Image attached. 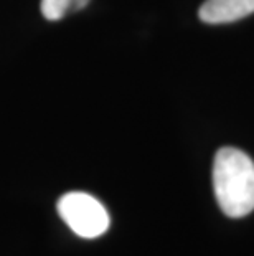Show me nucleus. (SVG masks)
Listing matches in <instances>:
<instances>
[{
    "instance_id": "obj_1",
    "label": "nucleus",
    "mask_w": 254,
    "mask_h": 256,
    "mask_svg": "<svg viewBox=\"0 0 254 256\" xmlns=\"http://www.w3.org/2000/svg\"><path fill=\"white\" fill-rule=\"evenodd\" d=\"M213 188L220 208L231 218L254 210V162L235 147H221L213 162Z\"/></svg>"
},
{
    "instance_id": "obj_2",
    "label": "nucleus",
    "mask_w": 254,
    "mask_h": 256,
    "mask_svg": "<svg viewBox=\"0 0 254 256\" xmlns=\"http://www.w3.org/2000/svg\"><path fill=\"white\" fill-rule=\"evenodd\" d=\"M58 214L61 220L78 236L93 240L104 235L109 228V214L98 198L84 192L64 194L58 200Z\"/></svg>"
},
{
    "instance_id": "obj_3",
    "label": "nucleus",
    "mask_w": 254,
    "mask_h": 256,
    "mask_svg": "<svg viewBox=\"0 0 254 256\" xmlns=\"http://www.w3.org/2000/svg\"><path fill=\"white\" fill-rule=\"evenodd\" d=\"M254 14V0H207L198 17L205 24H231Z\"/></svg>"
},
{
    "instance_id": "obj_4",
    "label": "nucleus",
    "mask_w": 254,
    "mask_h": 256,
    "mask_svg": "<svg viewBox=\"0 0 254 256\" xmlns=\"http://www.w3.org/2000/svg\"><path fill=\"white\" fill-rule=\"evenodd\" d=\"M89 0H41V14L48 20H59L69 10H81Z\"/></svg>"
}]
</instances>
